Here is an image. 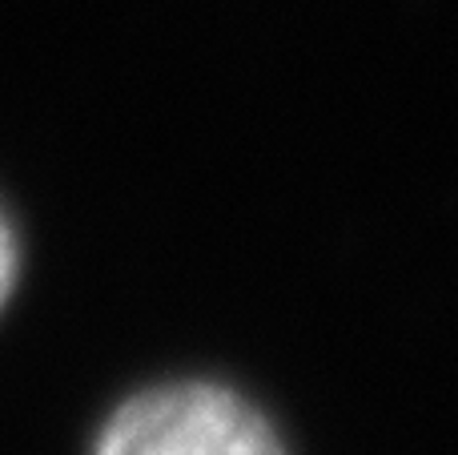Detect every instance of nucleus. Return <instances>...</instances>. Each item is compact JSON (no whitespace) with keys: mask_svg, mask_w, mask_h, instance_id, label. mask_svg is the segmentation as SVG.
Listing matches in <instances>:
<instances>
[{"mask_svg":"<svg viewBox=\"0 0 458 455\" xmlns=\"http://www.w3.org/2000/svg\"><path fill=\"white\" fill-rule=\"evenodd\" d=\"M13 287H16V242H13L8 222L0 218V306L8 303Z\"/></svg>","mask_w":458,"mask_h":455,"instance_id":"nucleus-2","label":"nucleus"},{"mask_svg":"<svg viewBox=\"0 0 458 455\" xmlns=\"http://www.w3.org/2000/svg\"><path fill=\"white\" fill-rule=\"evenodd\" d=\"M93 455H285L274 427L242 395L214 383H169L109 416Z\"/></svg>","mask_w":458,"mask_h":455,"instance_id":"nucleus-1","label":"nucleus"}]
</instances>
